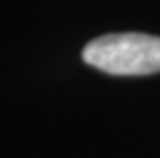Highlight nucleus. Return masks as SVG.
I'll return each mask as SVG.
<instances>
[{"mask_svg": "<svg viewBox=\"0 0 160 158\" xmlns=\"http://www.w3.org/2000/svg\"><path fill=\"white\" fill-rule=\"evenodd\" d=\"M82 60L115 76H144L160 72V37L146 33H109L84 47Z\"/></svg>", "mask_w": 160, "mask_h": 158, "instance_id": "f257e3e1", "label": "nucleus"}]
</instances>
